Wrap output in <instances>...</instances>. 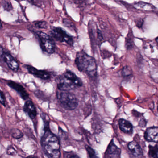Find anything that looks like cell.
<instances>
[{"label":"cell","instance_id":"cell-8","mask_svg":"<svg viewBox=\"0 0 158 158\" xmlns=\"http://www.w3.org/2000/svg\"><path fill=\"white\" fill-rule=\"evenodd\" d=\"M6 84L9 87L15 90L23 100H27L29 98L28 93L20 84L11 80L6 81Z\"/></svg>","mask_w":158,"mask_h":158},{"label":"cell","instance_id":"cell-28","mask_svg":"<svg viewBox=\"0 0 158 158\" xmlns=\"http://www.w3.org/2000/svg\"><path fill=\"white\" fill-rule=\"evenodd\" d=\"M2 28V21H1V19H0V29Z\"/></svg>","mask_w":158,"mask_h":158},{"label":"cell","instance_id":"cell-18","mask_svg":"<svg viewBox=\"0 0 158 158\" xmlns=\"http://www.w3.org/2000/svg\"><path fill=\"white\" fill-rule=\"evenodd\" d=\"M85 149L88 153L89 158H99L95 150H94L91 147L89 146H86Z\"/></svg>","mask_w":158,"mask_h":158},{"label":"cell","instance_id":"cell-1","mask_svg":"<svg viewBox=\"0 0 158 158\" xmlns=\"http://www.w3.org/2000/svg\"><path fill=\"white\" fill-rule=\"evenodd\" d=\"M44 132L41 138V144L44 152L49 158H60V143L57 136L49 128V122H44Z\"/></svg>","mask_w":158,"mask_h":158},{"label":"cell","instance_id":"cell-2","mask_svg":"<svg viewBox=\"0 0 158 158\" xmlns=\"http://www.w3.org/2000/svg\"><path fill=\"white\" fill-rule=\"evenodd\" d=\"M75 64L81 72H83L92 77L96 76L97 65L95 60L83 51L77 53Z\"/></svg>","mask_w":158,"mask_h":158},{"label":"cell","instance_id":"cell-3","mask_svg":"<svg viewBox=\"0 0 158 158\" xmlns=\"http://www.w3.org/2000/svg\"><path fill=\"white\" fill-rule=\"evenodd\" d=\"M56 97L61 106L65 109L73 110L78 106V100L76 96L68 91L58 90Z\"/></svg>","mask_w":158,"mask_h":158},{"label":"cell","instance_id":"cell-15","mask_svg":"<svg viewBox=\"0 0 158 158\" xmlns=\"http://www.w3.org/2000/svg\"><path fill=\"white\" fill-rule=\"evenodd\" d=\"M148 156L152 158H158V147L157 145L149 146Z\"/></svg>","mask_w":158,"mask_h":158},{"label":"cell","instance_id":"cell-32","mask_svg":"<svg viewBox=\"0 0 158 158\" xmlns=\"http://www.w3.org/2000/svg\"></svg>","mask_w":158,"mask_h":158},{"label":"cell","instance_id":"cell-24","mask_svg":"<svg viewBox=\"0 0 158 158\" xmlns=\"http://www.w3.org/2000/svg\"><path fill=\"white\" fill-rule=\"evenodd\" d=\"M3 3V6L4 8L6 11H9L13 9V6L10 2L6 1V2H4Z\"/></svg>","mask_w":158,"mask_h":158},{"label":"cell","instance_id":"cell-25","mask_svg":"<svg viewBox=\"0 0 158 158\" xmlns=\"http://www.w3.org/2000/svg\"><path fill=\"white\" fill-rule=\"evenodd\" d=\"M6 153L10 156H15L17 152L14 148L10 147L7 149Z\"/></svg>","mask_w":158,"mask_h":158},{"label":"cell","instance_id":"cell-16","mask_svg":"<svg viewBox=\"0 0 158 158\" xmlns=\"http://www.w3.org/2000/svg\"><path fill=\"white\" fill-rule=\"evenodd\" d=\"M108 153L110 155H118L119 154V149L113 143L112 141L108 148Z\"/></svg>","mask_w":158,"mask_h":158},{"label":"cell","instance_id":"cell-22","mask_svg":"<svg viewBox=\"0 0 158 158\" xmlns=\"http://www.w3.org/2000/svg\"><path fill=\"white\" fill-rule=\"evenodd\" d=\"M64 25L70 29L75 30V25L70 20L68 19H64L63 21Z\"/></svg>","mask_w":158,"mask_h":158},{"label":"cell","instance_id":"cell-10","mask_svg":"<svg viewBox=\"0 0 158 158\" xmlns=\"http://www.w3.org/2000/svg\"><path fill=\"white\" fill-rule=\"evenodd\" d=\"M144 138L148 142L158 143V127H152L148 128L145 132Z\"/></svg>","mask_w":158,"mask_h":158},{"label":"cell","instance_id":"cell-4","mask_svg":"<svg viewBox=\"0 0 158 158\" xmlns=\"http://www.w3.org/2000/svg\"><path fill=\"white\" fill-rule=\"evenodd\" d=\"M36 34L39 39L42 50L50 54L53 53L55 50V44L53 38L41 31H37Z\"/></svg>","mask_w":158,"mask_h":158},{"label":"cell","instance_id":"cell-13","mask_svg":"<svg viewBox=\"0 0 158 158\" xmlns=\"http://www.w3.org/2000/svg\"><path fill=\"white\" fill-rule=\"evenodd\" d=\"M131 153L135 157H140L143 155V151L140 146L135 141L130 142L128 145Z\"/></svg>","mask_w":158,"mask_h":158},{"label":"cell","instance_id":"cell-29","mask_svg":"<svg viewBox=\"0 0 158 158\" xmlns=\"http://www.w3.org/2000/svg\"><path fill=\"white\" fill-rule=\"evenodd\" d=\"M31 3L33 4L34 3V0H27Z\"/></svg>","mask_w":158,"mask_h":158},{"label":"cell","instance_id":"cell-11","mask_svg":"<svg viewBox=\"0 0 158 158\" xmlns=\"http://www.w3.org/2000/svg\"><path fill=\"white\" fill-rule=\"evenodd\" d=\"M23 110L31 119L35 118L37 116V110L34 103L31 100H28L26 101Z\"/></svg>","mask_w":158,"mask_h":158},{"label":"cell","instance_id":"cell-30","mask_svg":"<svg viewBox=\"0 0 158 158\" xmlns=\"http://www.w3.org/2000/svg\"><path fill=\"white\" fill-rule=\"evenodd\" d=\"M156 41L158 45V37L156 39Z\"/></svg>","mask_w":158,"mask_h":158},{"label":"cell","instance_id":"cell-6","mask_svg":"<svg viewBox=\"0 0 158 158\" xmlns=\"http://www.w3.org/2000/svg\"><path fill=\"white\" fill-rule=\"evenodd\" d=\"M0 59L2 60L7 65V66L14 72H17L19 69V66L16 60L12 56V55L5 50L3 53L0 56Z\"/></svg>","mask_w":158,"mask_h":158},{"label":"cell","instance_id":"cell-20","mask_svg":"<svg viewBox=\"0 0 158 158\" xmlns=\"http://www.w3.org/2000/svg\"><path fill=\"white\" fill-rule=\"evenodd\" d=\"M122 75L124 77H130L132 74V71L131 68L129 66H125L123 69L122 71Z\"/></svg>","mask_w":158,"mask_h":158},{"label":"cell","instance_id":"cell-5","mask_svg":"<svg viewBox=\"0 0 158 158\" xmlns=\"http://www.w3.org/2000/svg\"><path fill=\"white\" fill-rule=\"evenodd\" d=\"M53 39L60 42H65L70 46H73L74 40L73 37L67 33L66 31L60 27H54L50 32Z\"/></svg>","mask_w":158,"mask_h":158},{"label":"cell","instance_id":"cell-9","mask_svg":"<svg viewBox=\"0 0 158 158\" xmlns=\"http://www.w3.org/2000/svg\"><path fill=\"white\" fill-rule=\"evenodd\" d=\"M25 67L30 74L36 77L39 78L43 80H48L51 77L50 73L45 70H39L32 66L26 65Z\"/></svg>","mask_w":158,"mask_h":158},{"label":"cell","instance_id":"cell-7","mask_svg":"<svg viewBox=\"0 0 158 158\" xmlns=\"http://www.w3.org/2000/svg\"><path fill=\"white\" fill-rule=\"evenodd\" d=\"M56 82L57 88L61 91H68L77 87L70 80L66 78L63 75L57 78Z\"/></svg>","mask_w":158,"mask_h":158},{"label":"cell","instance_id":"cell-31","mask_svg":"<svg viewBox=\"0 0 158 158\" xmlns=\"http://www.w3.org/2000/svg\"><path fill=\"white\" fill-rule=\"evenodd\" d=\"M157 110H158V107H157Z\"/></svg>","mask_w":158,"mask_h":158},{"label":"cell","instance_id":"cell-12","mask_svg":"<svg viewBox=\"0 0 158 158\" xmlns=\"http://www.w3.org/2000/svg\"><path fill=\"white\" fill-rule=\"evenodd\" d=\"M118 124L121 131L124 133L131 134L132 133L133 126L130 122L124 119H120Z\"/></svg>","mask_w":158,"mask_h":158},{"label":"cell","instance_id":"cell-19","mask_svg":"<svg viewBox=\"0 0 158 158\" xmlns=\"http://www.w3.org/2000/svg\"><path fill=\"white\" fill-rule=\"evenodd\" d=\"M125 45L127 49H131L132 48L133 45V40L132 35L129 33L126 39V43Z\"/></svg>","mask_w":158,"mask_h":158},{"label":"cell","instance_id":"cell-27","mask_svg":"<svg viewBox=\"0 0 158 158\" xmlns=\"http://www.w3.org/2000/svg\"><path fill=\"white\" fill-rule=\"evenodd\" d=\"M66 157L65 158H80L77 155H75V154H71V155H65Z\"/></svg>","mask_w":158,"mask_h":158},{"label":"cell","instance_id":"cell-26","mask_svg":"<svg viewBox=\"0 0 158 158\" xmlns=\"http://www.w3.org/2000/svg\"><path fill=\"white\" fill-rule=\"evenodd\" d=\"M146 121L144 119H143L141 120V121L140 122L139 125H140L141 127H145L146 125Z\"/></svg>","mask_w":158,"mask_h":158},{"label":"cell","instance_id":"cell-21","mask_svg":"<svg viewBox=\"0 0 158 158\" xmlns=\"http://www.w3.org/2000/svg\"><path fill=\"white\" fill-rule=\"evenodd\" d=\"M34 25L36 27L39 29H45L47 28V22L44 21H36Z\"/></svg>","mask_w":158,"mask_h":158},{"label":"cell","instance_id":"cell-23","mask_svg":"<svg viewBox=\"0 0 158 158\" xmlns=\"http://www.w3.org/2000/svg\"><path fill=\"white\" fill-rule=\"evenodd\" d=\"M6 99L4 94L2 91L0 90V104H2L4 106H6Z\"/></svg>","mask_w":158,"mask_h":158},{"label":"cell","instance_id":"cell-14","mask_svg":"<svg viewBox=\"0 0 158 158\" xmlns=\"http://www.w3.org/2000/svg\"><path fill=\"white\" fill-rule=\"evenodd\" d=\"M63 75L66 78L70 80L76 86H81L82 85L81 80L73 72L69 70H67L64 73Z\"/></svg>","mask_w":158,"mask_h":158},{"label":"cell","instance_id":"cell-17","mask_svg":"<svg viewBox=\"0 0 158 158\" xmlns=\"http://www.w3.org/2000/svg\"><path fill=\"white\" fill-rule=\"evenodd\" d=\"M11 135L13 138L16 139H19L23 137V134L19 129H15L11 131Z\"/></svg>","mask_w":158,"mask_h":158}]
</instances>
